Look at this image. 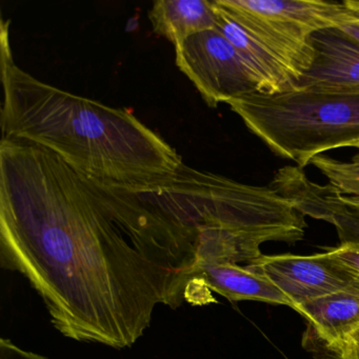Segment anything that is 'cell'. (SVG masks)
<instances>
[{"label":"cell","instance_id":"obj_1","mask_svg":"<svg viewBox=\"0 0 359 359\" xmlns=\"http://www.w3.org/2000/svg\"><path fill=\"white\" fill-rule=\"evenodd\" d=\"M205 182L184 165L149 190L100 184L47 149L0 140V264L65 337L130 348L194 280Z\"/></svg>","mask_w":359,"mask_h":359},{"label":"cell","instance_id":"obj_2","mask_svg":"<svg viewBox=\"0 0 359 359\" xmlns=\"http://www.w3.org/2000/svg\"><path fill=\"white\" fill-rule=\"evenodd\" d=\"M10 20L1 22V138L51 151L100 184L149 190L177 176L175 149L129 111L48 85L22 70L12 54Z\"/></svg>","mask_w":359,"mask_h":359},{"label":"cell","instance_id":"obj_3","mask_svg":"<svg viewBox=\"0 0 359 359\" xmlns=\"http://www.w3.org/2000/svg\"><path fill=\"white\" fill-rule=\"evenodd\" d=\"M273 153L304 168L327 151L359 140V90L294 89L229 102Z\"/></svg>","mask_w":359,"mask_h":359},{"label":"cell","instance_id":"obj_4","mask_svg":"<svg viewBox=\"0 0 359 359\" xmlns=\"http://www.w3.org/2000/svg\"><path fill=\"white\" fill-rule=\"evenodd\" d=\"M215 4L270 47L297 81L312 62L311 36L335 27L341 10V3L325 0H215Z\"/></svg>","mask_w":359,"mask_h":359},{"label":"cell","instance_id":"obj_5","mask_svg":"<svg viewBox=\"0 0 359 359\" xmlns=\"http://www.w3.org/2000/svg\"><path fill=\"white\" fill-rule=\"evenodd\" d=\"M175 62L211 108L258 93L236 49L216 28L175 46Z\"/></svg>","mask_w":359,"mask_h":359},{"label":"cell","instance_id":"obj_6","mask_svg":"<svg viewBox=\"0 0 359 359\" xmlns=\"http://www.w3.org/2000/svg\"><path fill=\"white\" fill-rule=\"evenodd\" d=\"M247 266L270 279L289 298L293 310L304 302L341 289L355 277L327 252L262 255Z\"/></svg>","mask_w":359,"mask_h":359},{"label":"cell","instance_id":"obj_7","mask_svg":"<svg viewBox=\"0 0 359 359\" xmlns=\"http://www.w3.org/2000/svg\"><path fill=\"white\" fill-rule=\"evenodd\" d=\"M313 57L295 89L359 90V41L339 29L311 36Z\"/></svg>","mask_w":359,"mask_h":359},{"label":"cell","instance_id":"obj_8","mask_svg":"<svg viewBox=\"0 0 359 359\" xmlns=\"http://www.w3.org/2000/svg\"><path fill=\"white\" fill-rule=\"evenodd\" d=\"M216 29L232 43L253 76L258 93L275 95L295 89L297 77L287 65L259 39L243 29L215 4Z\"/></svg>","mask_w":359,"mask_h":359},{"label":"cell","instance_id":"obj_9","mask_svg":"<svg viewBox=\"0 0 359 359\" xmlns=\"http://www.w3.org/2000/svg\"><path fill=\"white\" fill-rule=\"evenodd\" d=\"M327 350L359 329V276L341 289L295 306Z\"/></svg>","mask_w":359,"mask_h":359},{"label":"cell","instance_id":"obj_10","mask_svg":"<svg viewBox=\"0 0 359 359\" xmlns=\"http://www.w3.org/2000/svg\"><path fill=\"white\" fill-rule=\"evenodd\" d=\"M203 285L233 302L254 300L292 308L289 298L270 279L252 270L247 264L198 266L190 285Z\"/></svg>","mask_w":359,"mask_h":359},{"label":"cell","instance_id":"obj_11","mask_svg":"<svg viewBox=\"0 0 359 359\" xmlns=\"http://www.w3.org/2000/svg\"><path fill=\"white\" fill-rule=\"evenodd\" d=\"M153 31L174 46L216 28L217 14L209 0H157L149 11Z\"/></svg>","mask_w":359,"mask_h":359},{"label":"cell","instance_id":"obj_12","mask_svg":"<svg viewBox=\"0 0 359 359\" xmlns=\"http://www.w3.org/2000/svg\"><path fill=\"white\" fill-rule=\"evenodd\" d=\"M311 165L317 168L329 180V184L341 194L359 197V154L348 161L319 155L313 159Z\"/></svg>","mask_w":359,"mask_h":359},{"label":"cell","instance_id":"obj_13","mask_svg":"<svg viewBox=\"0 0 359 359\" xmlns=\"http://www.w3.org/2000/svg\"><path fill=\"white\" fill-rule=\"evenodd\" d=\"M341 243L327 253L346 271L359 276V228H351L338 233Z\"/></svg>","mask_w":359,"mask_h":359},{"label":"cell","instance_id":"obj_14","mask_svg":"<svg viewBox=\"0 0 359 359\" xmlns=\"http://www.w3.org/2000/svg\"><path fill=\"white\" fill-rule=\"evenodd\" d=\"M335 28L359 41V0L342 1Z\"/></svg>","mask_w":359,"mask_h":359},{"label":"cell","instance_id":"obj_15","mask_svg":"<svg viewBox=\"0 0 359 359\" xmlns=\"http://www.w3.org/2000/svg\"><path fill=\"white\" fill-rule=\"evenodd\" d=\"M329 351L339 359H359V329Z\"/></svg>","mask_w":359,"mask_h":359},{"label":"cell","instance_id":"obj_16","mask_svg":"<svg viewBox=\"0 0 359 359\" xmlns=\"http://www.w3.org/2000/svg\"><path fill=\"white\" fill-rule=\"evenodd\" d=\"M0 359H48L43 355L24 350L7 338L0 339Z\"/></svg>","mask_w":359,"mask_h":359},{"label":"cell","instance_id":"obj_17","mask_svg":"<svg viewBox=\"0 0 359 359\" xmlns=\"http://www.w3.org/2000/svg\"><path fill=\"white\" fill-rule=\"evenodd\" d=\"M341 201L346 205V210L359 220V197L342 195Z\"/></svg>","mask_w":359,"mask_h":359},{"label":"cell","instance_id":"obj_18","mask_svg":"<svg viewBox=\"0 0 359 359\" xmlns=\"http://www.w3.org/2000/svg\"><path fill=\"white\" fill-rule=\"evenodd\" d=\"M319 359H339L338 357H336L335 355H329V356L323 357V358Z\"/></svg>","mask_w":359,"mask_h":359}]
</instances>
